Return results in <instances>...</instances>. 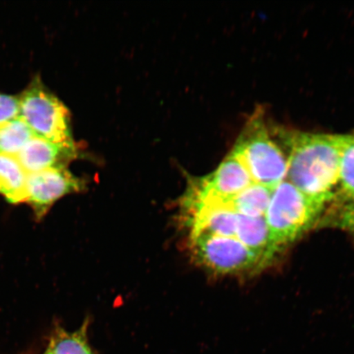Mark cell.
Listing matches in <instances>:
<instances>
[{
    "label": "cell",
    "instance_id": "1",
    "mask_svg": "<svg viewBox=\"0 0 354 354\" xmlns=\"http://www.w3.org/2000/svg\"><path fill=\"white\" fill-rule=\"evenodd\" d=\"M290 149L286 176L305 196L323 205L334 196L339 180L344 136L284 132Z\"/></svg>",
    "mask_w": 354,
    "mask_h": 354
},
{
    "label": "cell",
    "instance_id": "2",
    "mask_svg": "<svg viewBox=\"0 0 354 354\" xmlns=\"http://www.w3.org/2000/svg\"><path fill=\"white\" fill-rule=\"evenodd\" d=\"M232 151L241 159L255 184L274 189L286 177L288 159L259 114L250 119Z\"/></svg>",
    "mask_w": 354,
    "mask_h": 354
},
{
    "label": "cell",
    "instance_id": "3",
    "mask_svg": "<svg viewBox=\"0 0 354 354\" xmlns=\"http://www.w3.org/2000/svg\"><path fill=\"white\" fill-rule=\"evenodd\" d=\"M324 206L283 180L274 189L265 219L274 240L281 247L307 232Z\"/></svg>",
    "mask_w": 354,
    "mask_h": 354
},
{
    "label": "cell",
    "instance_id": "4",
    "mask_svg": "<svg viewBox=\"0 0 354 354\" xmlns=\"http://www.w3.org/2000/svg\"><path fill=\"white\" fill-rule=\"evenodd\" d=\"M19 100V118L35 136L54 143L75 144L69 110L41 79L35 78Z\"/></svg>",
    "mask_w": 354,
    "mask_h": 354
},
{
    "label": "cell",
    "instance_id": "5",
    "mask_svg": "<svg viewBox=\"0 0 354 354\" xmlns=\"http://www.w3.org/2000/svg\"><path fill=\"white\" fill-rule=\"evenodd\" d=\"M187 241L194 260L220 275L248 272L266 265L236 238L196 234Z\"/></svg>",
    "mask_w": 354,
    "mask_h": 354
},
{
    "label": "cell",
    "instance_id": "6",
    "mask_svg": "<svg viewBox=\"0 0 354 354\" xmlns=\"http://www.w3.org/2000/svg\"><path fill=\"white\" fill-rule=\"evenodd\" d=\"M86 189L85 179L68 168H51L28 175L26 203L32 207L35 220L41 221L59 199Z\"/></svg>",
    "mask_w": 354,
    "mask_h": 354
},
{
    "label": "cell",
    "instance_id": "7",
    "mask_svg": "<svg viewBox=\"0 0 354 354\" xmlns=\"http://www.w3.org/2000/svg\"><path fill=\"white\" fill-rule=\"evenodd\" d=\"M253 184L245 166L232 151L211 174L189 178L183 194L196 198L227 199L236 196Z\"/></svg>",
    "mask_w": 354,
    "mask_h": 354
},
{
    "label": "cell",
    "instance_id": "8",
    "mask_svg": "<svg viewBox=\"0 0 354 354\" xmlns=\"http://www.w3.org/2000/svg\"><path fill=\"white\" fill-rule=\"evenodd\" d=\"M78 156L76 144L54 143L35 136L16 158L26 174H30L51 168H68Z\"/></svg>",
    "mask_w": 354,
    "mask_h": 354
},
{
    "label": "cell",
    "instance_id": "9",
    "mask_svg": "<svg viewBox=\"0 0 354 354\" xmlns=\"http://www.w3.org/2000/svg\"><path fill=\"white\" fill-rule=\"evenodd\" d=\"M237 215L236 238L265 264H268L276 256L281 246L274 240L265 216Z\"/></svg>",
    "mask_w": 354,
    "mask_h": 354
},
{
    "label": "cell",
    "instance_id": "10",
    "mask_svg": "<svg viewBox=\"0 0 354 354\" xmlns=\"http://www.w3.org/2000/svg\"><path fill=\"white\" fill-rule=\"evenodd\" d=\"M28 175L16 157L0 155V196L11 205L26 203Z\"/></svg>",
    "mask_w": 354,
    "mask_h": 354
},
{
    "label": "cell",
    "instance_id": "11",
    "mask_svg": "<svg viewBox=\"0 0 354 354\" xmlns=\"http://www.w3.org/2000/svg\"><path fill=\"white\" fill-rule=\"evenodd\" d=\"M274 189L254 183L236 196L215 201L224 203L237 214L262 216L268 209Z\"/></svg>",
    "mask_w": 354,
    "mask_h": 354
},
{
    "label": "cell",
    "instance_id": "12",
    "mask_svg": "<svg viewBox=\"0 0 354 354\" xmlns=\"http://www.w3.org/2000/svg\"><path fill=\"white\" fill-rule=\"evenodd\" d=\"M88 321L77 330L70 332L60 326L51 335L46 354H95L88 339Z\"/></svg>",
    "mask_w": 354,
    "mask_h": 354
},
{
    "label": "cell",
    "instance_id": "13",
    "mask_svg": "<svg viewBox=\"0 0 354 354\" xmlns=\"http://www.w3.org/2000/svg\"><path fill=\"white\" fill-rule=\"evenodd\" d=\"M35 136L21 118L0 126V155L16 157Z\"/></svg>",
    "mask_w": 354,
    "mask_h": 354
},
{
    "label": "cell",
    "instance_id": "14",
    "mask_svg": "<svg viewBox=\"0 0 354 354\" xmlns=\"http://www.w3.org/2000/svg\"><path fill=\"white\" fill-rule=\"evenodd\" d=\"M339 183L348 201H354V133L344 136Z\"/></svg>",
    "mask_w": 354,
    "mask_h": 354
},
{
    "label": "cell",
    "instance_id": "15",
    "mask_svg": "<svg viewBox=\"0 0 354 354\" xmlns=\"http://www.w3.org/2000/svg\"><path fill=\"white\" fill-rule=\"evenodd\" d=\"M19 117V97L0 94V126Z\"/></svg>",
    "mask_w": 354,
    "mask_h": 354
},
{
    "label": "cell",
    "instance_id": "16",
    "mask_svg": "<svg viewBox=\"0 0 354 354\" xmlns=\"http://www.w3.org/2000/svg\"><path fill=\"white\" fill-rule=\"evenodd\" d=\"M334 223L336 227L354 232V201H348L342 207Z\"/></svg>",
    "mask_w": 354,
    "mask_h": 354
},
{
    "label": "cell",
    "instance_id": "17",
    "mask_svg": "<svg viewBox=\"0 0 354 354\" xmlns=\"http://www.w3.org/2000/svg\"><path fill=\"white\" fill-rule=\"evenodd\" d=\"M44 354H46V353H44Z\"/></svg>",
    "mask_w": 354,
    "mask_h": 354
}]
</instances>
